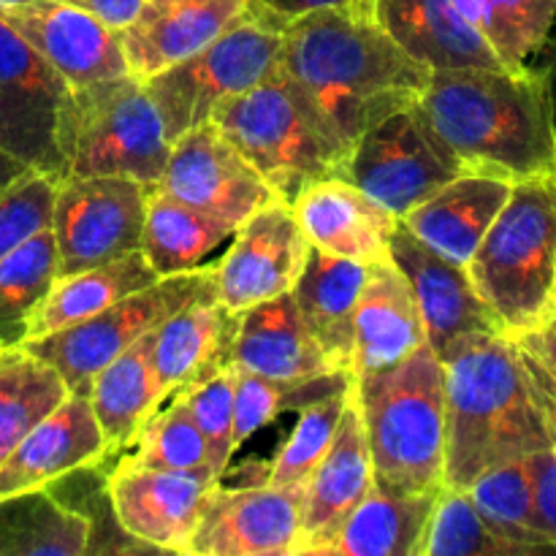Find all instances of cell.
I'll return each mask as SVG.
<instances>
[{"label": "cell", "instance_id": "6da1fadb", "mask_svg": "<svg viewBox=\"0 0 556 556\" xmlns=\"http://www.w3.org/2000/svg\"><path fill=\"white\" fill-rule=\"evenodd\" d=\"M280 74L345 161L364 130L418 101L432 71L407 58L375 16L313 11L282 30Z\"/></svg>", "mask_w": 556, "mask_h": 556}, {"label": "cell", "instance_id": "7a4b0ae2", "mask_svg": "<svg viewBox=\"0 0 556 556\" xmlns=\"http://www.w3.org/2000/svg\"><path fill=\"white\" fill-rule=\"evenodd\" d=\"M445 367V489L467 492L481 472L556 448V429L527 353L505 334L467 337Z\"/></svg>", "mask_w": 556, "mask_h": 556}, {"label": "cell", "instance_id": "3957f363", "mask_svg": "<svg viewBox=\"0 0 556 556\" xmlns=\"http://www.w3.org/2000/svg\"><path fill=\"white\" fill-rule=\"evenodd\" d=\"M416 103L465 172L510 182L556 177L552 119L538 71L432 74Z\"/></svg>", "mask_w": 556, "mask_h": 556}, {"label": "cell", "instance_id": "277c9868", "mask_svg": "<svg viewBox=\"0 0 556 556\" xmlns=\"http://www.w3.org/2000/svg\"><path fill=\"white\" fill-rule=\"evenodd\" d=\"M375 486L389 494L443 489L445 367L421 342L396 367L353 378Z\"/></svg>", "mask_w": 556, "mask_h": 556}, {"label": "cell", "instance_id": "5b68a950", "mask_svg": "<svg viewBox=\"0 0 556 556\" xmlns=\"http://www.w3.org/2000/svg\"><path fill=\"white\" fill-rule=\"evenodd\" d=\"M500 334L519 337L556 313V177L514 182L467 264Z\"/></svg>", "mask_w": 556, "mask_h": 556}, {"label": "cell", "instance_id": "8992f818", "mask_svg": "<svg viewBox=\"0 0 556 556\" xmlns=\"http://www.w3.org/2000/svg\"><path fill=\"white\" fill-rule=\"evenodd\" d=\"M58 150L65 177H130L157 188L166 172L163 119L134 74L68 87L60 106Z\"/></svg>", "mask_w": 556, "mask_h": 556}, {"label": "cell", "instance_id": "52a82bcc", "mask_svg": "<svg viewBox=\"0 0 556 556\" xmlns=\"http://www.w3.org/2000/svg\"><path fill=\"white\" fill-rule=\"evenodd\" d=\"M212 123L282 204L291 206L318 179L340 177V155L296 101L280 63L264 81L223 101Z\"/></svg>", "mask_w": 556, "mask_h": 556}, {"label": "cell", "instance_id": "ba28073f", "mask_svg": "<svg viewBox=\"0 0 556 556\" xmlns=\"http://www.w3.org/2000/svg\"><path fill=\"white\" fill-rule=\"evenodd\" d=\"M282 33L244 11L215 41L144 79L168 141L210 123L215 109L264 81L280 63Z\"/></svg>", "mask_w": 556, "mask_h": 556}, {"label": "cell", "instance_id": "9c48e42d", "mask_svg": "<svg viewBox=\"0 0 556 556\" xmlns=\"http://www.w3.org/2000/svg\"><path fill=\"white\" fill-rule=\"evenodd\" d=\"M212 286H215L212 266L161 277L144 291H136L134 296L101 309L92 318L65 326V329L38 337V340H25L22 348L58 369L71 394L87 396L92 378L109 362H114L119 353L155 331L163 320L172 318L179 307H185L190 299Z\"/></svg>", "mask_w": 556, "mask_h": 556}, {"label": "cell", "instance_id": "30bf717a", "mask_svg": "<svg viewBox=\"0 0 556 556\" xmlns=\"http://www.w3.org/2000/svg\"><path fill=\"white\" fill-rule=\"evenodd\" d=\"M459 174H465V166L434 134L418 103L364 130L340 168V177L396 217H405Z\"/></svg>", "mask_w": 556, "mask_h": 556}, {"label": "cell", "instance_id": "8fae6325", "mask_svg": "<svg viewBox=\"0 0 556 556\" xmlns=\"http://www.w3.org/2000/svg\"><path fill=\"white\" fill-rule=\"evenodd\" d=\"M150 190L130 177L60 179L52 215L58 277L141 250Z\"/></svg>", "mask_w": 556, "mask_h": 556}, {"label": "cell", "instance_id": "7c38bea8", "mask_svg": "<svg viewBox=\"0 0 556 556\" xmlns=\"http://www.w3.org/2000/svg\"><path fill=\"white\" fill-rule=\"evenodd\" d=\"M68 85L0 16V147L60 182L58 119Z\"/></svg>", "mask_w": 556, "mask_h": 556}, {"label": "cell", "instance_id": "4fadbf2b", "mask_svg": "<svg viewBox=\"0 0 556 556\" xmlns=\"http://www.w3.org/2000/svg\"><path fill=\"white\" fill-rule=\"evenodd\" d=\"M157 188L233 231L266 204L280 201L212 119L174 141Z\"/></svg>", "mask_w": 556, "mask_h": 556}, {"label": "cell", "instance_id": "5bb4252c", "mask_svg": "<svg viewBox=\"0 0 556 556\" xmlns=\"http://www.w3.org/2000/svg\"><path fill=\"white\" fill-rule=\"evenodd\" d=\"M304 486L223 489L206 497L185 554L193 556H291L302 538Z\"/></svg>", "mask_w": 556, "mask_h": 556}, {"label": "cell", "instance_id": "9a60e30c", "mask_svg": "<svg viewBox=\"0 0 556 556\" xmlns=\"http://www.w3.org/2000/svg\"><path fill=\"white\" fill-rule=\"evenodd\" d=\"M307 253L309 242L291 206L271 201L233 231L226 255L212 266L215 296L237 315L291 293Z\"/></svg>", "mask_w": 556, "mask_h": 556}, {"label": "cell", "instance_id": "2e32d148", "mask_svg": "<svg viewBox=\"0 0 556 556\" xmlns=\"http://www.w3.org/2000/svg\"><path fill=\"white\" fill-rule=\"evenodd\" d=\"M220 483L212 467L147 470L117 465L109 472V497L119 527L155 552L185 554L206 497Z\"/></svg>", "mask_w": 556, "mask_h": 556}, {"label": "cell", "instance_id": "e0dca14e", "mask_svg": "<svg viewBox=\"0 0 556 556\" xmlns=\"http://www.w3.org/2000/svg\"><path fill=\"white\" fill-rule=\"evenodd\" d=\"M389 258L410 282L418 313H421L424 334L440 362H445L451 351L462 345L467 337L494 334V331L500 334L492 313L481 302L467 275V266L434 253L402 223H396L394 237H391Z\"/></svg>", "mask_w": 556, "mask_h": 556}, {"label": "cell", "instance_id": "ac0fdd59", "mask_svg": "<svg viewBox=\"0 0 556 556\" xmlns=\"http://www.w3.org/2000/svg\"><path fill=\"white\" fill-rule=\"evenodd\" d=\"M0 16L58 71L68 87L130 74L119 30L65 0H30Z\"/></svg>", "mask_w": 556, "mask_h": 556}, {"label": "cell", "instance_id": "d6986e66", "mask_svg": "<svg viewBox=\"0 0 556 556\" xmlns=\"http://www.w3.org/2000/svg\"><path fill=\"white\" fill-rule=\"evenodd\" d=\"M291 210L309 248L358 264L389 258L391 237L400 223V217L345 177H324L307 185L293 199Z\"/></svg>", "mask_w": 556, "mask_h": 556}, {"label": "cell", "instance_id": "ffe728a7", "mask_svg": "<svg viewBox=\"0 0 556 556\" xmlns=\"http://www.w3.org/2000/svg\"><path fill=\"white\" fill-rule=\"evenodd\" d=\"M248 11V0H144L119 30L128 71L139 79L161 74L215 41Z\"/></svg>", "mask_w": 556, "mask_h": 556}, {"label": "cell", "instance_id": "44dd1931", "mask_svg": "<svg viewBox=\"0 0 556 556\" xmlns=\"http://www.w3.org/2000/svg\"><path fill=\"white\" fill-rule=\"evenodd\" d=\"M372 16L407 58L432 74L505 68L454 0H375Z\"/></svg>", "mask_w": 556, "mask_h": 556}, {"label": "cell", "instance_id": "7402d4cb", "mask_svg": "<svg viewBox=\"0 0 556 556\" xmlns=\"http://www.w3.org/2000/svg\"><path fill=\"white\" fill-rule=\"evenodd\" d=\"M372 486L367 434H364L356 389H351L334 440L304 483L302 538L296 554H315V548L324 546Z\"/></svg>", "mask_w": 556, "mask_h": 556}, {"label": "cell", "instance_id": "603a6c76", "mask_svg": "<svg viewBox=\"0 0 556 556\" xmlns=\"http://www.w3.org/2000/svg\"><path fill=\"white\" fill-rule=\"evenodd\" d=\"M237 315L215 296V286L190 299L155 329L152 364L163 402L231 367Z\"/></svg>", "mask_w": 556, "mask_h": 556}, {"label": "cell", "instance_id": "cb8c5ba5", "mask_svg": "<svg viewBox=\"0 0 556 556\" xmlns=\"http://www.w3.org/2000/svg\"><path fill=\"white\" fill-rule=\"evenodd\" d=\"M106 459V440L90 400L68 394L38 427L22 438L0 465V497L41 489L79 467Z\"/></svg>", "mask_w": 556, "mask_h": 556}, {"label": "cell", "instance_id": "d4e9b609", "mask_svg": "<svg viewBox=\"0 0 556 556\" xmlns=\"http://www.w3.org/2000/svg\"><path fill=\"white\" fill-rule=\"evenodd\" d=\"M421 342H427V334L407 277L391 258L369 264L367 282L356 304L353 378L396 367Z\"/></svg>", "mask_w": 556, "mask_h": 556}, {"label": "cell", "instance_id": "484cf974", "mask_svg": "<svg viewBox=\"0 0 556 556\" xmlns=\"http://www.w3.org/2000/svg\"><path fill=\"white\" fill-rule=\"evenodd\" d=\"M510 190H514L510 179L465 172L400 217V223L434 253L467 266L492 228L494 217L508 201Z\"/></svg>", "mask_w": 556, "mask_h": 556}, {"label": "cell", "instance_id": "4316f807", "mask_svg": "<svg viewBox=\"0 0 556 556\" xmlns=\"http://www.w3.org/2000/svg\"><path fill=\"white\" fill-rule=\"evenodd\" d=\"M231 367L271 380H304L331 372L291 293L237 313Z\"/></svg>", "mask_w": 556, "mask_h": 556}, {"label": "cell", "instance_id": "83f0119b", "mask_svg": "<svg viewBox=\"0 0 556 556\" xmlns=\"http://www.w3.org/2000/svg\"><path fill=\"white\" fill-rule=\"evenodd\" d=\"M367 275L369 264L309 248L302 275L291 291L304 326L318 342L331 369L351 372L356 304Z\"/></svg>", "mask_w": 556, "mask_h": 556}, {"label": "cell", "instance_id": "f1b7e54d", "mask_svg": "<svg viewBox=\"0 0 556 556\" xmlns=\"http://www.w3.org/2000/svg\"><path fill=\"white\" fill-rule=\"evenodd\" d=\"M440 492L389 494L372 486L315 556H421Z\"/></svg>", "mask_w": 556, "mask_h": 556}, {"label": "cell", "instance_id": "f546056e", "mask_svg": "<svg viewBox=\"0 0 556 556\" xmlns=\"http://www.w3.org/2000/svg\"><path fill=\"white\" fill-rule=\"evenodd\" d=\"M152 342L155 331L144 334L114 362H109L92 378L87 391V400L106 440V456L123 454L141 427L150 421L157 405H163L161 383L152 364Z\"/></svg>", "mask_w": 556, "mask_h": 556}, {"label": "cell", "instance_id": "4dcf8cb0", "mask_svg": "<svg viewBox=\"0 0 556 556\" xmlns=\"http://www.w3.org/2000/svg\"><path fill=\"white\" fill-rule=\"evenodd\" d=\"M161 280L147 255L141 250L123 255L109 264L92 266L79 275L58 277L52 291L41 302V307L33 313L27 326V340H38L52 331L74 326L79 320L92 318L101 309L134 296L136 291H144L147 286Z\"/></svg>", "mask_w": 556, "mask_h": 556}, {"label": "cell", "instance_id": "1f68e13d", "mask_svg": "<svg viewBox=\"0 0 556 556\" xmlns=\"http://www.w3.org/2000/svg\"><path fill=\"white\" fill-rule=\"evenodd\" d=\"M92 527L47 486L0 497V556H85Z\"/></svg>", "mask_w": 556, "mask_h": 556}, {"label": "cell", "instance_id": "d6a6232c", "mask_svg": "<svg viewBox=\"0 0 556 556\" xmlns=\"http://www.w3.org/2000/svg\"><path fill=\"white\" fill-rule=\"evenodd\" d=\"M231 237L233 228L226 223L193 210L166 190H150L141 253L161 277L199 269L215 250L231 242Z\"/></svg>", "mask_w": 556, "mask_h": 556}, {"label": "cell", "instance_id": "836d02e7", "mask_svg": "<svg viewBox=\"0 0 556 556\" xmlns=\"http://www.w3.org/2000/svg\"><path fill=\"white\" fill-rule=\"evenodd\" d=\"M68 394L58 369L22 345L0 351V465Z\"/></svg>", "mask_w": 556, "mask_h": 556}, {"label": "cell", "instance_id": "e575fe53", "mask_svg": "<svg viewBox=\"0 0 556 556\" xmlns=\"http://www.w3.org/2000/svg\"><path fill=\"white\" fill-rule=\"evenodd\" d=\"M233 369V451L242 448L258 429L269 427L288 410H302L313 402L340 394L353 386V372L331 369L304 380H271Z\"/></svg>", "mask_w": 556, "mask_h": 556}, {"label": "cell", "instance_id": "d590c367", "mask_svg": "<svg viewBox=\"0 0 556 556\" xmlns=\"http://www.w3.org/2000/svg\"><path fill=\"white\" fill-rule=\"evenodd\" d=\"M508 71L530 68L556 25V0H454Z\"/></svg>", "mask_w": 556, "mask_h": 556}, {"label": "cell", "instance_id": "8d00e7d4", "mask_svg": "<svg viewBox=\"0 0 556 556\" xmlns=\"http://www.w3.org/2000/svg\"><path fill=\"white\" fill-rule=\"evenodd\" d=\"M54 280L58 248L52 228L0 258V348H16L27 340L33 313L41 307Z\"/></svg>", "mask_w": 556, "mask_h": 556}, {"label": "cell", "instance_id": "74e56055", "mask_svg": "<svg viewBox=\"0 0 556 556\" xmlns=\"http://www.w3.org/2000/svg\"><path fill=\"white\" fill-rule=\"evenodd\" d=\"M467 494L505 538L538 548L543 556L556 554V543L548 541L538 527L530 456L481 472L467 486Z\"/></svg>", "mask_w": 556, "mask_h": 556}, {"label": "cell", "instance_id": "f35d334b", "mask_svg": "<svg viewBox=\"0 0 556 556\" xmlns=\"http://www.w3.org/2000/svg\"><path fill=\"white\" fill-rule=\"evenodd\" d=\"M421 556H543L538 548L505 538L472 497L462 489H445L438 494Z\"/></svg>", "mask_w": 556, "mask_h": 556}, {"label": "cell", "instance_id": "ab89813d", "mask_svg": "<svg viewBox=\"0 0 556 556\" xmlns=\"http://www.w3.org/2000/svg\"><path fill=\"white\" fill-rule=\"evenodd\" d=\"M128 448L130 454H123L119 459V465L125 467H147V470L210 467L206 443L182 396H174L166 410L152 413Z\"/></svg>", "mask_w": 556, "mask_h": 556}, {"label": "cell", "instance_id": "60d3db41", "mask_svg": "<svg viewBox=\"0 0 556 556\" xmlns=\"http://www.w3.org/2000/svg\"><path fill=\"white\" fill-rule=\"evenodd\" d=\"M351 389L326 396V400H318L299 410V421L293 427L291 438L282 443V448L271 459L266 483H271V486H304L307 483L309 472L318 467V462L324 459L331 440H334Z\"/></svg>", "mask_w": 556, "mask_h": 556}, {"label": "cell", "instance_id": "b9f144b4", "mask_svg": "<svg viewBox=\"0 0 556 556\" xmlns=\"http://www.w3.org/2000/svg\"><path fill=\"white\" fill-rule=\"evenodd\" d=\"M54 195L58 179L36 168H27L0 190V258L52 228Z\"/></svg>", "mask_w": 556, "mask_h": 556}, {"label": "cell", "instance_id": "7bdbcfd3", "mask_svg": "<svg viewBox=\"0 0 556 556\" xmlns=\"http://www.w3.org/2000/svg\"><path fill=\"white\" fill-rule=\"evenodd\" d=\"M185 405L199 427L210 454V467L217 478L226 476L233 451V369H220L204 383L182 391Z\"/></svg>", "mask_w": 556, "mask_h": 556}, {"label": "cell", "instance_id": "ee69618b", "mask_svg": "<svg viewBox=\"0 0 556 556\" xmlns=\"http://www.w3.org/2000/svg\"><path fill=\"white\" fill-rule=\"evenodd\" d=\"M375 0H248V11H253L261 22L275 30H286L293 20L313 11H345V14L372 16Z\"/></svg>", "mask_w": 556, "mask_h": 556}, {"label": "cell", "instance_id": "f6af8a7d", "mask_svg": "<svg viewBox=\"0 0 556 556\" xmlns=\"http://www.w3.org/2000/svg\"><path fill=\"white\" fill-rule=\"evenodd\" d=\"M532 486H535L538 527L548 541L556 543V448L538 451L530 456Z\"/></svg>", "mask_w": 556, "mask_h": 556}, {"label": "cell", "instance_id": "bcb514c9", "mask_svg": "<svg viewBox=\"0 0 556 556\" xmlns=\"http://www.w3.org/2000/svg\"><path fill=\"white\" fill-rule=\"evenodd\" d=\"M65 3L79 5L81 11L112 25L114 30H123V27H128L136 20L144 0H65Z\"/></svg>", "mask_w": 556, "mask_h": 556}, {"label": "cell", "instance_id": "7dc6e473", "mask_svg": "<svg viewBox=\"0 0 556 556\" xmlns=\"http://www.w3.org/2000/svg\"><path fill=\"white\" fill-rule=\"evenodd\" d=\"M510 340H516L525 351H530L556 378V313L552 318L543 320V324H538L535 329L525 331L519 337H510Z\"/></svg>", "mask_w": 556, "mask_h": 556}, {"label": "cell", "instance_id": "c3c4849f", "mask_svg": "<svg viewBox=\"0 0 556 556\" xmlns=\"http://www.w3.org/2000/svg\"><path fill=\"white\" fill-rule=\"evenodd\" d=\"M543 79V90H546V101H548V119H552V134H554V150H556V47L548 54L546 65L541 71Z\"/></svg>", "mask_w": 556, "mask_h": 556}, {"label": "cell", "instance_id": "681fc988", "mask_svg": "<svg viewBox=\"0 0 556 556\" xmlns=\"http://www.w3.org/2000/svg\"><path fill=\"white\" fill-rule=\"evenodd\" d=\"M25 172H27L25 163L16 161L11 152H5L3 147H0V190H3L9 182H14V179Z\"/></svg>", "mask_w": 556, "mask_h": 556}, {"label": "cell", "instance_id": "f907efd6", "mask_svg": "<svg viewBox=\"0 0 556 556\" xmlns=\"http://www.w3.org/2000/svg\"><path fill=\"white\" fill-rule=\"evenodd\" d=\"M30 0H0V9H9V5H25Z\"/></svg>", "mask_w": 556, "mask_h": 556}, {"label": "cell", "instance_id": "816d5d0a", "mask_svg": "<svg viewBox=\"0 0 556 556\" xmlns=\"http://www.w3.org/2000/svg\"><path fill=\"white\" fill-rule=\"evenodd\" d=\"M0 351H3V348H0Z\"/></svg>", "mask_w": 556, "mask_h": 556}]
</instances>
